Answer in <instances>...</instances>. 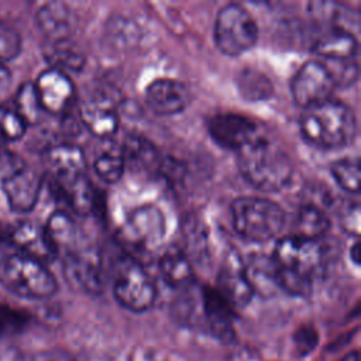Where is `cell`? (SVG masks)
Here are the masks:
<instances>
[{
    "label": "cell",
    "mask_w": 361,
    "mask_h": 361,
    "mask_svg": "<svg viewBox=\"0 0 361 361\" xmlns=\"http://www.w3.org/2000/svg\"><path fill=\"white\" fill-rule=\"evenodd\" d=\"M358 226H360V219H358V207H357V206H354L353 212H351V209H350V212L344 214L343 227H344V228H345L348 233H351V234H354V235L357 237V235H358Z\"/></svg>",
    "instance_id": "obj_39"
},
{
    "label": "cell",
    "mask_w": 361,
    "mask_h": 361,
    "mask_svg": "<svg viewBox=\"0 0 361 361\" xmlns=\"http://www.w3.org/2000/svg\"><path fill=\"white\" fill-rule=\"evenodd\" d=\"M25 165L27 164L20 155L11 151L7 145H0V182L10 178Z\"/></svg>",
    "instance_id": "obj_37"
},
{
    "label": "cell",
    "mask_w": 361,
    "mask_h": 361,
    "mask_svg": "<svg viewBox=\"0 0 361 361\" xmlns=\"http://www.w3.org/2000/svg\"><path fill=\"white\" fill-rule=\"evenodd\" d=\"M11 83V72L4 62L0 61V92L6 90Z\"/></svg>",
    "instance_id": "obj_40"
},
{
    "label": "cell",
    "mask_w": 361,
    "mask_h": 361,
    "mask_svg": "<svg viewBox=\"0 0 361 361\" xmlns=\"http://www.w3.org/2000/svg\"><path fill=\"white\" fill-rule=\"evenodd\" d=\"M207 128L216 144L235 152L264 133L258 123L240 113L214 114Z\"/></svg>",
    "instance_id": "obj_9"
},
{
    "label": "cell",
    "mask_w": 361,
    "mask_h": 361,
    "mask_svg": "<svg viewBox=\"0 0 361 361\" xmlns=\"http://www.w3.org/2000/svg\"><path fill=\"white\" fill-rule=\"evenodd\" d=\"M334 89L336 85L329 69L317 59L305 62L290 82L292 97L305 110L331 99Z\"/></svg>",
    "instance_id": "obj_8"
},
{
    "label": "cell",
    "mask_w": 361,
    "mask_h": 361,
    "mask_svg": "<svg viewBox=\"0 0 361 361\" xmlns=\"http://www.w3.org/2000/svg\"><path fill=\"white\" fill-rule=\"evenodd\" d=\"M25 121L20 117L13 103L0 104V145H7L21 138L27 131Z\"/></svg>",
    "instance_id": "obj_33"
},
{
    "label": "cell",
    "mask_w": 361,
    "mask_h": 361,
    "mask_svg": "<svg viewBox=\"0 0 361 361\" xmlns=\"http://www.w3.org/2000/svg\"><path fill=\"white\" fill-rule=\"evenodd\" d=\"M158 267L162 279L172 288H188L193 281L192 259L179 247L166 248L159 257Z\"/></svg>",
    "instance_id": "obj_23"
},
{
    "label": "cell",
    "mask_w": 361,
    "mask_h": 361,
    "mask_svg": "<svg viewBox=\"0 0 361 361\" xmlns=\"http://www.w3.org/2000/svg\"><path fill=\"white\" fill-rule=\"evenodd\" d=\"M126 228L135 244L148 250L162 243L166 233V221L161 209L154 204H141L130 212Z\"/></svg>",
    "instance_id": "obj_12"
},
{
    "label": "cell",
    "mask_w": 361,
    "mask_h": 361,
    "mask_svg": "<svg viewBox=\"0 0 361 361\" xmlns=\"http://www.w3.org/2000/svg\"><path fill=\"white\" fill-rule=\"evenodd\" d=\"M214 42L230 56L251 49L258 39V25L251 13L241 4H227L220 8L214 20Z\"/></svg>",
    "instance_id": "obj_6"
},
{
    "label": "cell",
    "mask_w": 361,
    "mask_h": 361,
    "mask_svg": "<svg viewBox=\"0 0 361 361\" xmlns=\"http://www.w3.org/2000/svg\"><path fill=\"white\" fill-rule=\"evenodd\" d=\"M312 49L323 61L354 59L358 49V41L351 32L343 30H324L314 41Z\"/></svg>",
    "instance_id": "obj_21"
},
{
    "label": "cell",
    "mask_w": 361,
    "mask_h": 361,
    "mask_svg": "<svg viewBox=\"0 0 361 361\" xmlns=\"http://www.w3.org/2000/svg\"><path fill=\"white\" fill-rule=\"evenodd\" d=\"M10 240L21 254H25L44 264L52 261L58 255L47 235L44 226L34 221L18 223L10 234Z\"/></svg>",
    "instance_id": "obj_20"
},
{
    "label": "cell",
    "mask_w": 361,
    "mask_h": 361,
    "mask_svg": "<svg viewBox=\"0 0 361 361\" xmlns=\"http://www.w3.org/2000/svg\"><path fill=\"white\" fill-rule=\"evenodd\" d=\"M237 87L241 96L251 102L265 100L272 94L274 86L271 80L259 71L247 68L237 78Z\"/></svg>",
    "instance_id": "obj_30"
},
{
    "label": "cell",
    "mask_w": 361,
    "mask_h": 361,
    "mask_svg": "<svg viewBox=\"0 0 361 361\" xmlns=\"http://www.w3.org/2000/svg\"><path fill=\"white\" fill-rule=\"evenodd\" d=\"M200 303L203 320L207 329L219 338L228 340L233 337L234 307L223 298V295L210 286L202 288Z\"/></svg>",
    "instance_id": "obj_18"
},
{
    "label": "cell",
    "mask_w": 361,
    "mask_h": 361,
    "mask_svg": "<svg viewBox=\"0 0 361 361\" xmlns=\"http://www.w3.org/2000/svg\"><path fill=\"white\" fill-rule=\"evenodd\" d=\"M330 172L337 185L350 193L360 192V164L354 158H343L331 164Z\"/></svg>",
    "instance_id": "obj_34"
},
{
    "label": "cell",
    "mask_w": 361,
    "mask_h": 361,
    "mask_svg": "<svg viewBox=\"0 0 361 361\" xmlns=\"http://www.w3.org/2000/svg\"><path fill=\"white\" fill-rule=\"evenodd\" d=\"M44 228L56 254L65 252L68 255L79 248V230L73 219L65 212L52 213Z\"/></svg>",
    "instance_id": "obj_25"
},
{
    "label": "cell",
    "mask_w": 361,
    "mask_h": 361,
    "mask_svg": "<svg viewBox=\"0 0 361 361\" xmlns=\"http://www.w3.org/2000/svg\"><path fill=\"white\" fill-rule=\"evenodd\" d=\"M52 185L73 213L87 216L94 209L96 192L86 172L52 178Z\"/></svg>",
    "instance_id": "obj_16"
},
{
    "label": "cell",
    "mask_w": 361,
    "mask_h": 361,
    "mask_svg": "<svg viewBox=\"0 0 361 361\" xmlns=\"http://www.w3.org/2000/svg\"><path fill=\"white\" fill-rule=\"evenodd\" d=\"M330 227V220L327 214L313 203L303 204L295 220H293V235L307 238V240H317L322 238Z\"/></svg>",
    "instance_id": "obj_27"
},
{
    "label": "cell",
    "mask_w": 361,
    "mask_h": 361,
    "mask_svg": "<svg viewBox=\"0 0 361 361\" xmlns=\"http://www.w3.org/2000/svg\"><path fill=\"white\" fill-rule=\"evenodd\" d=\"M113 292L117 302L131 312H145L155 303L157 286L141 264L121 261L114 274Z\"/></svg>",
    "instance_id": "obj_7"
},
{
    "label": "cell",
    "mask_w": 361,
    "mask_h": 361,
    "mask_svg": "<svg viewBox=\"0 0 361 361\" xmlns=\"http://www.w3.org/2000/svg\"><path fill=\"white\" fill-rule=\"evenodd\" d=\"M65 276L72 286L97 295L103 290V269L100 257L90 248H78L65 255Z\"/></svg>",
    "instance_id": "obj_10"
},
{
    "label": "cell",
    "mask_w": 361,
    "mask_h": 361,
    "mask_svg": "<svg viewBox=\"0 0 361 361\" xmlns=\"http://www.w3.org/2000/svg\"><path fill=\"white\" fill-rule=\"evenodd\" d=\"M96 175L106 183H116L124 173L126 157L123 147L109 141L107 145L100 148L93 161Z\"/></svg>",
    "instance_id": "obj_28"
},
{
    "label": "cell",
    "mask_w": 361,
    "mask_h": 361,
    "mask_svg": "<svg viewBox=\"0 0 361 361\" xmlns=\"http://www.w3.org/2000/svg\"><path fill=\"white\" fill-rule=\"evenodd\" d=\"M309 13L314 23L324 30H343L354 35L355 32L353 31V27L358 30V14L343 4L313 1L309 3Z\"/></svg>",
    "instance_id": "obj_22"
},
{
    "label": "cell",
    "mask_w": 361,
    "mask_h": 361,
    "mask_svg": "<svg viewBox=\"0 0 361 361\" xmlns=\"http://www.w3.org/2000/svg\"><path fill=\"white\" fill-rule=\"evenodd\" d=\"M42 179L37 171L25 165L1 182L10 209L16 213L31 212L39 197Z\"/></svg>",
    "instance_id": "obj_13"
},
{
    "label": "cell",
    "mask_w": 361,
    "mask_h": 361,
    "mask_svg": "<svg viewBox=\"0 0 361 361\" xmlns=\"http://www.w3.org/2000/svg\"><path fill=\"white\" fill-rule=\"evenodd\" d=\"M13 106L27 126H34L39 121L44 110L39 104L34 82H25L18 87Z\"/></svg>",
    "instance_id": "obj_31"
},
{
    "label": "cell",
    "mask_w": 361,
    "mask_h": 361,
    "mask_svg": "<svg viewBox=\"0 0 361 361\" xmlns=\"http://www.w3.org/2000/svg\"><path fill=\"white\" fill-rule=\"evenodd\" d=\"M237 165L244 179L262 192H278L292 179L289 155L264 133L237 151Z\"/></svg>",
    "instance_id": "obj_2"
},
{
    "label": "cell",
    "mask_w": 361,
    "mask_h": 361,
    "mask_svg": "<svg viewBox=\"0 0 361 361\" xmlns=\"http://www.w3.org/2000/svg\"><path fill=\"white\" fill-rule=\"evenodd\" d=\"M303 138L314 147L333 149L350 144L357 131L353 110L340 100L329 99L306 109L299 121Z\"/></svg>",
    "instance_id": "obj_3"
},
{
    "label": "cell",
    "mask_w": 361,
    "mask_h": 361,
    "mask_svg": "<svg viewBox=\"0 0 361 361\" xmlns=\"http://www.w3.org/2000/svg\"><path fill=\"white\" fill-rule=\"evenodd\" d=\"M340 361H360V355L357 351H351L350 354L344 355Z\"/></svg>",
    "instance_id": "obj_42"
},
{
    "label": "cell",
    "mask_w": 361,
    "mask_h": 361,
    "mask_svg": "<svg viewBox=\"0 0 361 361\" xmlns=\"http://www.w3.org/2000/svg\"><path fill=\"white\" fill-rule=\"evenodd\" d=\"M126 162L130 161L133 165H137L142 169H151L158 165L159 154L157 148L149 144L147 140L140 137H130L123 147Z\"/></svg>",
    "instance_id": "obj_32"
},
{
    "label": "cell",
    "mask_w": 361,
    "mask_h": 361,
    "mask_svg": "<svg viewBox=\"0 0 361 361\" xmlns=\"http://www.w3.org/2000/svg\"><path fill=\"white\" fill-rule=\"evenodd\" d=\"M235 233L250 243H265L285 226V212L275 202L261 196H241L231 203Z\"/></svg>",
    "instance_id": "obj_5"
},
{
    "label": "cell",
    "mask_w": 361,
    "mask_h": 361,
    "mask_svg": "<svg viewBox=\"0 0 361 361\" xmlns=\"http://www.w3.org/2000/svg\"><path fill=\"white\" fill-rule=\"evenodd\" d=\"M35 23L49 42L66 41L75 30L76 18L62 1L44 3L35 13Z\"/></svg>",
    "instance_id": "obj_19"
},
{
    "label": "cell",
    "mask_w": 361,
    "mask_h": 361,
    "mask_svg": "<svg viewBox=\"0 0 361 361\" xmlns=\"http://www.w3.org/2000/svg\"><path fill=\"white\" fill-rule=\"evenodd\" d=\"M79 120L90 134L103 140L114 135L118 128V114L113 99L106 94H96L85 100L79 109Z\"/></svg>",
    "instance_id": "obj_15"
},
{
    "label": "cell",
    "mask_w": 361,
    "mask_h": 361,
    "mask_svg": "<svg viewBox=\"0 0 361 361\" xmlns=\"http://www.w3.org/2000/svg\"><path fill=\"white\" fill-rule=\"evenodd\" d=\"M45 161L51 171V178L86 172L85 154L79 147L72 144L51 147L47 151Z\"/></svg>",
    "instance_id": "obj_26"
},
{
    "label": "cell",
    "mask_w": 361,
    "mask_h": 361,
    "mask_svg": "<svg viewBox=\"0 0 361 361\" xmlns=\"http://www.w3.org/2000/svg\"><path fill=\"white\" fill-rule=\"evenodd\" d=\"M49 68L61 71L68 75V72H79L85 66V55L75 48L69 39L49 42L48 48L44 52Z\"/></svg>",
    "instance_id": "obj_29"
},
{
    "label": "cell",
    "mask_w": 361,
    "mask_h": 361,
    "mask_svg": "<svg viewBox=\"0 0 361 361\" xmlns=\"http://www.w3.org/2000/svg\"><path fill=\"white\" fill-rule=\"evenodd\" d=\"M34 86L45 113L63 114L75 99V86L69 76L52 68L42 71L35 79Z\"/></svg>",
    "instance_id": "obj_11"
},
{
    "label": "cell",
    "mask_w": 361,
    "mask_h": 361,
    "mask_svg": "<svg viewBox=\"0 0 361 361\" xmlns=\"http://www.w3.org/2000/svg\"><path fill=\"white\" fill-rule=\"evenodd\" d=\"M271 258L279 290L293 296H307L326 267L323 245L293 234L278 240Z\"/></svg>",
    "instance_id": "obj_1"
},
{
    "label": "cell",
    "mask_w": 361,
    "mask_h": 361,
    "mask_svg": "<svg viewBox=\"0 0 361 361\" xmlns=\"http://www.w3.org/2000/svg\"><path fill=\"white\" fill-rule=\"evenodd\" d=\"M216 289L233 307L245 306L251 300L254 292L247 281L244 262L238 255L230 254L223 261Z\"/></svg>",
    "instance_id": "obj_17"
},
{
    "label": "cell",
    "mask_w": 361,
    "mask_h": 361,
    "mask_svg": "<svg viewBox=\"0 0 361 361\" xmlns=\"http://www.w3.org/2000/svg\"><path fill=\"white\" fill-rule=\"evenodd\" d=\"M350 255H351V259L355 265L360 264V259H361V248H360V244L358 241H355L350 250Z\"/></svg>",
    "instance_id": "obj_41"
},
{
    "label": "cell",
    "mask_w": 361,
    "mask_h": 361,
    "mask_svg": "<svg viewBox=\"0 0 361 361\" xmlns=\"http://www.w3.org/2000/svg\"><path fill=\"white\" fill-rule=\"evenodd\" d=\"M319 343L317 331L310 326H303L295 333V345L296 353L302 357L310 354Z\"/></svg>",
    "instance_id": "obj_38"
},
{
    "label": "cell",
    "mask_w": 361,
    "mask_h": 361,
    "mask_svg": "<svg viewBox=\"0 0 361 361\" xmlns=\"http://www.w3.org/2000/svg\"><path fill=\"white\" fill-rule=\"evenodd\" d=\"M0 285L10 293L31 300L48 299L58 289L48 267L21 252L0 259Z\"/></svg>",
    "instance_id": "obj_4"
},
{
    "label": "cell",
    "mask_w": 361,
    "mask_h": 361,
    "mask_svg": "<svg viewBox=\"0 0 361 361\" xmlns=\"http://www.w3.org/2000/svg\"><path fill=\"white\" fill-rule=\"evenodd\" d=\"M243 262L247 281L254 295L258 293L262 296H271L279 290L276 282V271L271 257L255 254L247 259H243Z\"/></svg>",
    "instance_id": "obj_24"
},
{
    "label": "cell",
    "mask_w": 361,
    "mask_h": 361,
    "mask_svg": "<svg viewBox=\"0 0 361 361\" xmlns=\"http://www.w3.org/2000/svg\"><path fill=\"white\" fill-rule=\"evenodd\" d=\"M149 109L159 116H173L183 111L190 102L188 87L175 79H157L145 90Z\"/></svg>",
    "instance_id": "obj_14"
},
{
    "label": "cell",
    "mask_w": 361,
    "mask_h": 361,
    "mask_svg": "<svg viewBox=\"0 0 361 361\" xmlns=\"http://www.w3.org/2000/svg\"><path fill=\"white\" fill-rule=\"evenodd\" d=\"M21 35L18 31L0 18V61L8 62L16 59L21 52Z\"/></svg>",
    "instance_id": "obj_35"
},
{
    "label": "cell",
    "mask_w": 361,
    "mask_h": 361,
    "mask_svg": "<svg viewBox=\"0 0 361 361\" xmlns=\"http://www.w3.org/2000/svg\"><path fill=\"white\" fill-rule=\"evenodd\" d=\"M329 69L333 82L337 86H351L358 78V65L354 59L344 61H322Z\"/></svg>",
    "instance_id": "obj_36"
}]
</instances>
